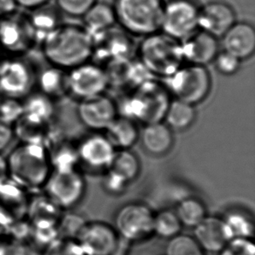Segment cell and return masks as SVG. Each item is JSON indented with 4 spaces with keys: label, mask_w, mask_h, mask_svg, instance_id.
<instances>
[{
    "label": "cell",
    "mask_w": 255,
    "mask_h": 255,
    "mask_svg": "<svg viewBox=\"0 0 255 255\" xmlns=\"http://www.w3.org/2000/svg\"><path fill=\"white\" fill-rule=\"evenodd\" d=\"M53 171H66L77 169V165L80 163L77 145L59 144L56 148L49 149Z\"/></svg>",
    "instance_id": "obj_32"
},
{
    "label": "cell",
    "mask_w": 255,
    "mask_h": 255,
    "mask_svg": "<svg viewBox=\"0 0 255 255\" xmlns=\"http://www.w3.org/2000/svg\"><path fill=\"white\" fill-rule=\"evenodd\" d=\"M182 225L176 214L175 211L163 209L154 214L153 233L159 237L171 239L179 235Z\"/></svg>",
    "instance_id": "obj_31"
},
{
    "label": "cell",
    "mask_w": 255,
    "mask_h": 255,
    "mask_svg": "<svg viewBox=\"0 0 255 255\" xmlns=\"http://www.w3.org/2000/svg\"><path fill=\"white\" fill-rule=\"evenodd\" d=\"M175 213L182 226L193 228L207 216V207L199 198L186 197L178 203Z\"/></svg>",
    "instance_id": "obj_29"
},
{
    "label": "cell",
    "mask_w": 255,
    "mask_h": 255,
    "mask_svg": "<svg viewBox=\"0 0 255 255\" xmlns=\"http://www.w3.org/2000/svg\"><path fill=\"white\" fill-rule=\"evenodd\" d=\"M43 255H85L75 240L58 238L49 244Z\"/></svg>",
    "instance_id": "obj_36"
},
{
    "label": "cell",
    "mask_w": 255,
    "mask_h": 255,
    "mask_svg": "<svg viewBox=\"0 0 255 255\" xmlns=\"http://www.w3.org/2000/svg\"><path fill=\"white\" fill-rule=\"evenodd\" d=\"M166 255H205L203 249L193 236L179 235L169 239L166 248Z\"/></svg>",
    "instance_id": "obj_33"
},
{
    "label": "cell",
    "mask_w": 255,
    "mask_h": 255,
    "mask_svg": "<svg viewBox=\"0 0 255 255\" xmlns=\"http://www.w3.org/2000/svg\"><path fill=\"white\" fill-rule=\"evenodd\" d=\"M221 47L241 60L252 57L255 51V29L250 22L236 21L220 38Z\"/></svg>",
    "instance_id": "obj_19"
},
{
    "label": "cell",
    "mask_w": 255,
    "mask_h": 255,
    "mask_svg": "<svg viewBox=\"0 0 255 255\" xmlns=\"http://www.w3.org/2000/svg\"><path fill=\"white\" fill-rule=\"evenodd\" d=\"M9 179V171H8V165L7 159L0 153V183Z\"/></svg>",
    "instance_id": "obj_43"
},
{
    "label": "cell",
    "mask_w": 255,
    "mask_h": 255,
    "mask_svg": "<svg viewBox=\"0 0 255 255\" xmlns=\"http://www.w3.org/2000/svg\"><path fill=\"white\" fill-rule=\"evenodd\" d=\"M9 178L27 191H39L52 174L49 148L43 144L19 143L6 157Z\"/></svg>",
    "instance_id": "obj_2"
},
{
    "label": "cell",
    "mask_w": 255,
    "mask_h": 255,
    "mask_svg": "<svg viewBox=\"0 0 255 255\" xmlns=\"http://www.w3.org/2000/svg\"><path fill=\"white\" fill-rule=\"evenodd\" d=\"M180 46L184 62L198 66L214 62L221 51L220 39L200 29L180 41Z\"/></svg>",
    "instance_id": "obj_17"
},
{
    "label": "cell",
    "mask_w": 255,
    "mask_h": 255,
    "mask_svg": "<svg viewBox=\"0 0 255 255\" xmlns=\"http://www.w3.org/2000/svg\"><path fill=\"white\" fill-rule=\"evenodd\" d=\"M36 70L24 56L6 57L0 61V97L23 100L32 92Z\"/></svg>",
    "instance_id": "obj_8"
},
{
    "label": "cell",
    "mask_w": 255,
    "mask_h": 255,
    "mask_svg": "<svg viewBox=\"0 0 255 255\" xmlns=\"http://www.w3.org/2000/svg\"><path fill=\"white\" fill-rule=\"evenodd\" d=\"M197 0H164L160 31L182 41L199 29Z\"/></svg>",
    "instance_id": "obj_9"
},
{
    "label": "cell",
    "mask_w": 255,
    "mask_h": 255,
    "mask_svg": "<svg viewBox=\"0 0 255 255\" xmlns=\"http://www.w3.org/2000/svg\"><path fill=\"white\" fill-rule=\"evenodd\" d=\"M51 1L52 0H15L17 8L27 12L45 6Z\"/></svg>",
    "instance_id": "obj_41"
},
{
    "label": "cell",
    "mask_w": 255,
    "mask_h": 255,
    "mask_svg": "<svg viewBox=\"0 0 255 255\" xmlns=\"http://www.w3.org/2000/svg\"><path fill=\"white\" fill-rule=\"evenodd\" d=\"M105 131L106 137L116 150L131 149L139 138L137 123L124 116H118Z\"/></svg>",
    "instance_id": "obj_24"
},
{
    "label": "cell",
    "mask_w": 255,
    "mask_h": 255,
    "mask_svg": "<svg viewBox=\"0 0 255 255\" xmlns=\"http://www.w3.org/2000/svg\"><path fill=\"white\" fill-rule=\"evenodd\" d=\"M214 63L219 73L225 76H231L237 73L241 68L242 60L231 53L221 50L215 57Z\"/></svg>",
    "instance_id": "obj_37"
},
{
    "label": "cell",
    "mask_w": 255,
    "mask_h": 255,
    "mask_svg": "<svg viewBox=\"0 0 255 255\" xmlns=\"http://www.w3.org/2000/svg\"><path fill=\"white\" fill-rule=\"evenodd\" d=\"M28 13L38 45H40L42 40L50 32L63 23L61 20L62 15L56 9L55 6H49V4L29 11Z\"/></svg>",
    "instance_id": "obj_26"
},
{
    "label": "cell",
    "mask_w": 255,
    "mask_h": 255,
    "mask_svg": "<svg viewBox=\"0 0 255 255\" xmlns=\"http://www.w3.org/2000/svg\"><path fill=\"white\" fill-rule=\"evenodd\" d=\"M0 235H1V228H0Z\"/></svg>",
    "instance_id": "obj_45"
},
{
    "label": "cell",
    "mask_w": 255,
    "mask_h": 255,
    "mask_svg": "<svg viewBox=\"0 0 255 255\" xmlns=\"http://www.w3.org/2000/svg\"><path fill=\"white\" fill-rule=\"evenodd\" d=\"M54 6L62 16L80 18L98 0H53Z\"/></svg>",
    "instance_id": "obj_34"
},
{
    "label": "cell",
    "mask_w": 255,
    "mask_h": 255,
    "mask_svg": "<svg viewBox=\"0 0 255 255\" xmlns=\"http://www.w3.org/2000/svg\"><path fill=\"white\" fill-rule=\"evenodd\" d=\"M50 66L73 69L93 56V38L82 24L61 23L39 45Z\"/></svg>",
    "instance_id": "obj_1"
},
{
    "label": "cell",
    "mask_w": 255,
    "mask_h": 255,
    "mask_svg": "<svg viewBox=\"0 0 255 255\" xmlns=\"http://www.w3.org/2000/svg\"><path fill=\"white\" fill-rule=\"evenodd\" d=\"M166 86L150 80L136 86L134 93L118 107L121 116L145 125L163 121L171 101Z\"/></svg>",
    "instance_id": "obj_3"
},
{
    "label": "cell",
    "mask_w": 255,
    "mask_h": 255,
    "mask_svg": "<svg viewBox=\"0 0 255 255\" xmlns=\"http://www.w3.org/2000/svg\"><path fill=\"white\" fill-rule=\"evenodd\" d=\"M38 45L29 13L15 10L0 16V52L7 57L24 56Z\"/></svg>",
    "instance_id": "obj_7"
},
{
    "label": "cell",
    "mask_w": 255,
    "mask_h": 255,
    "mask_svg": "<svg viewBox=\"0 0 255 255\" xmlns=\"http://www.w3.org/2000/svg\"><path fill=\"white\" fill-rule=\"evenodd\" d=\"M237 14L231 3L223 0H212L200 4L199 29L220 38L235 24Z\"/></svg>",
    "instance_id": "obj_16"
},
{
    "label": "cell",
    "mask_w": 255,
    "mask_h": 255,
    "mask_svg": "<svg viewBox=\"0 0 255 255\" xmlns=\"http://www.w3.org/2000/svg\"><path fill=\"white\" fill-rule=\"evenodd\" d=\"M164 0H114L117 24L132 37L160 31Z\"/></svg>",
    "instance_id": "obj_4"
},
{
    "label": "cell",
    "mask_w": 255,
    "mask_h": 255,
    "mask_svg": "<svg viewBox=\"0 0 255 255\" xmlns=\"http://www.w3.org/2000/svg\"><path fill=\"white\" fill-rule=\"evenodd\" d=\"M23 101L24 114L28 117L49 124L55 113L54 100L40 92L32 93L25 97Z\"/></svg>",
    "instance_id": "obj_28"
},
{
    "label": "cell",
    "mask_w": 255,
    "mask_h": 255,
    "mask_svg": "<svg viewBox=\"0 0 255 255\" xmlns=\"http://www.w3.org/2000/svg\"><path fill=\"white\" fill-rule=\"evenodd\" d=\"M154 213L144 203L125 204L115 215V230L127 241L137 242L153 233Z\"/></svg>",
    "instance_id": "obj_11"
},
{
    "label": "cell",
    "mask_w": 255,
    "mask_h": 255,
    "mask_svg": "<svg viewBox=\"0 0 255 255\" xmlns=\"http://www.w3.org/2000/svg\"><path fill=\"white\" fill-rule=\"evenodd\" d=\"M233 239H251L255 234V223L250 214L241 209L229 211L222 218Z\"/></svg>",
    "instance_id": "obj_30"
},
{
    "label": "cell",
    "mask_w": 255,
    "mask_h": 255,
    "mask_svg": "<svg viewBox=\"0 0 255 255\" xmlns=\"http://www.w3.org/2000/svg\"><path fill=\"white\" fill-rule=\"evenodd\" d=\"M219 255H255V246L251 239H233Z\"/></svg>",
    "instance_id": "obj_39"
},
{
    "label": "cell",
    "mask_w": 255,
    "mask_h": 255,
    "mask_svg": "<svg viewBox=\"0 0 255 255\" xmlns=\"http://www.w3.org/2000/svg\"><path fill=\"white\" fill-rule=\"evenodd\" d=\"M80 163L93 170H106L114 159L116 149L106 135H88L77 145Z\"/></svg>",
    "instance_id": "obj_18"
},
{
    "label": "cell",
    "mask_w": 255,
    "mask_h": 255,
    "mask_svg": "<svg viewBox=\"0 0 255 255\" xmlns=\"http://www.w3.org/2000/svg\"><path fill=\"white\" fill-rule=\"evenodd\" d=\"M86 179L79 170L52 171L44 186L49 199L61 210L76 207L86 193Z\"/></svg>",
    "instance_id": "obj_10"
},
{
    "label": "cell",
    "mask_w": 255,
    "mask_h": 255,
    "mask_svg": "<svg viewBox=\"0 0 255 255\" xmlns=\"http://www.w3.org/2000/svg\"><path fill=\"white\" fill-rule=\"evenodd\" d=\"M142 38L138 47L139 62L152 76L165 79L182 66L180 41L160 31Z\"/></svg>",
    "instance_id": "obj_5"
},
{
    "label": "cell",
    "mask_w": 255,
    "mask_h": 255,
    "mask_svg": "<svg viewBox=\"0 0 255 255\" xmlns=\"http://www.w3.org/2000/svg\"><path fill=\"white\" fill-rule=\"evenodd\" d=\"M82 25L95 38L115 27L117 24L113 3L98 0L81 17Z\"/></svg>",
    "instance_id": "obj_22"
},
{
    "label": "cell",
    "mask_w": 255,
    "mask_h": 255,
    "mask_svg": "<svg viewBox=\"0 0 255 255\" xmlns=\"http://www.w3.org/2000/svg\"><path fill=\"white\" fill-rule=\"evenodd\" d=\"M76 242L85 255H113L117 249V232L104 222H86Z\"/></svg>",
    "instance_id": "obj_15"
},
{
    "label": "cell",
    "mask_w": 255,
    "mask_h": 255,
    "mask_svg": "<svg viewBox=\"0 0 255 255\" xmlns=\"http://www.w3.org/2000/svg\"><path fill=\"white\" fill-rule=\"evenodd\" d=\"M24 114L23 101L9 98L0 100V118L13 125Z\"/></svg>",
    "instance_id": "obj_38"
},
{
    "label": "cell",
    "mask_w": 255,
    "mask_h": 255,
    "mask_svg": "<svg viewBox=\"0 0 255 255\" xmlns=\"http://www.w3.org/2000/svg\"><path fill=\"white\" fill-rule=\"evenodd\" d=\"M140 171V160L131 149L116 150L114 159L106 169L104 186L113 194L123 193L131 183L138 179Z\"/></svg>",
    "instance_id": "obj_13"
},
{
    "label": "cell",
    "mask_w": 255,
    "mask_h": 255,
    "mask_svg": "<svg viewBox=\"0 0 255 255\" xmlns=\"http://www.w3.org/2000/svg\"><path fill=\"white\" fill-rule=\"evenodd\" d=\"M13 138V126L0 118V153L10 145Z\"/></svg>",
    "instance_id": "obj_40"
},
{
    "label": "cell",
    "mask_w": 255,
    "mask_h": 255,
    "mask_svg": "<svg viewBox=\"0 0 255 255\" xmlns=\"http://www.w3.org/2000/svg\"><path fill=\"white\" fill-rule=\"evenodd\" d=\"M138 139L145 152L158 157L169 152L174 142L172 129L164 121L145 125Z\"/></svg>",
    "instance_id": "obj_21"
},
{
    "label": "cell",
    "mask_w": 255,
    "mask_h": 255,
    "mask_svg": "<svg viewBox=\"0 0 255 255\" xmlns=\"http://www.w3.org/2000/svg\"><path fill=\"white\" fill-rule=\"evenodd\" d=\"M86 221L76 214H68L60 218L58 223V231L61 238L76 241L78 235L86 224Z\"/></svg>",
    "instance_id": "obj_35"
},
{
    "label": "cell",
    "mask_w": 255,
    "mask_h": 255,
    "mask_svg": "<svg viewBox=\"0 0 255 255\" xmlns=\"http://www.w3.org/2000/svg\"><path fill=\"white\" fill-rule=\"evenodd\" d=\"M18 10L15 0H0V16Z\"/></svg>",
    "instance_id": "obj_42"
},
{
    "label": "cell",
    "mask_w": 255,
    "mask_h": 255,
    "mask_svg": "<svg viewBox=\"0 0 255 255\" xmlns=\"http://www.w3.org/2000/svg\"><path fill=\"white\" fill-rule=\"evenodd\" d=\"M196 119V111L193 105L182 100L170 101L163 121L172 131H185L194 123Z\"/></svg>",
    "instance_id": "obj_27"
},
{
    "label": "cell",
    "mask_w": 255,
    "mask_h": 255,
    "mask_svg": "<svg viewBox=\"0 0 255 255\" xmlns=\"http://www.w3.org/2000/svg\"><path fill=\"white\" fill-rule=\"evenodd\" d=\"M2 59H3V58H2V53H1V52H0V61H1V60H2Z\"/></svg>",
    "instance_id": "obj_44"
},
{
    "label": "cell",
    "mask_w": 255,
    "mask_h": 255,
    "mask_svg": "<svg viewBox=\"0 0 255 255\" xmlns=\"http://www.w3.org/2000/svg\"><path fill=\"white\" fill-rule=\"evenodd\" d=\"M106 70L88 61L67 71L68 93L80 100L105 93L109 86Z\"/></svg>",
    "instance_id": "obj_12"
},
{
    "label": "cell",
    "mask_w": 255,
    "mask_h": 255,
    "mask_svg": "<svg viewBox=\"0 0 255 255\" xmlns=\"http://www.w3.org/2000/svg\"><path fill=\"white\" fill-rule=\"evenodd\" d=\"M12 126L14 136H17L21 143L46 145L45 141L49 136V124L47 123L31 119L23 114Z\"/></svg>",
    "instance_id": "obj_25"
},
{
    "label": "cell",
    "mask_w": 255,
    "mask_h": 255,
    "mask_svg": "<svg viewBox=\"0 0 255 255\" xmlns=\"http://www.w3.org/2000/svg\"><path fill=\"white\" fill-rule=\"evenodd\" d=\"M80 122L92 131H105L119 116L116 102L107 94L80 100L77 109Z\"/></svg>",
    "instance_id": "obj_14"
},
{
    "label": "cell",
    "mask_w": 255,
    "mask_h": 255,
    "mask_svg": "<svg viewBox=\"0 0 255 255\" xmlns=\"http://www.w3.org/2000/svg\"><path fill=\"white\" fill-rule=\"evenodd\" d=\"M164 80V85L174 99L193 106L201 103L212 88V78L207 66L193 64L182 65Z\"/></svg>",
    "instance_id": "obj_6"
},
{
    "label": "cell",
    "mask_w": 255,
    "mask_h": 255,
    "mask_svg": "<svg viewBox=\"0 0 255 255\" xmlns=\"http://www.w3.org/2000/svg\"><path fill=\"white\" fill-rule=\"evenodd\" d=\"M38 92L55 100L68 94L67 71L56 66H47L39 71L36 75V83Z\"/></svg>",
    "instance_id": "obj_23"
},
{
    "label": "cell",
    "mask_w": 255,
    "mask_h": 255,
    "mask_svg": "<svg viewBox=\"0 0 255 255\" xmlns=\"http://www.w3.org/2000/svg\"><path fill=\"white\" fill-rule=\"evenodd\" d=\"M194 239L204 251L221 252L228 242L231 235L222 218L206 216L196 227L193 228Z\"/></svg>",
    "instance_id": "obj_20"
}]
</instances>
